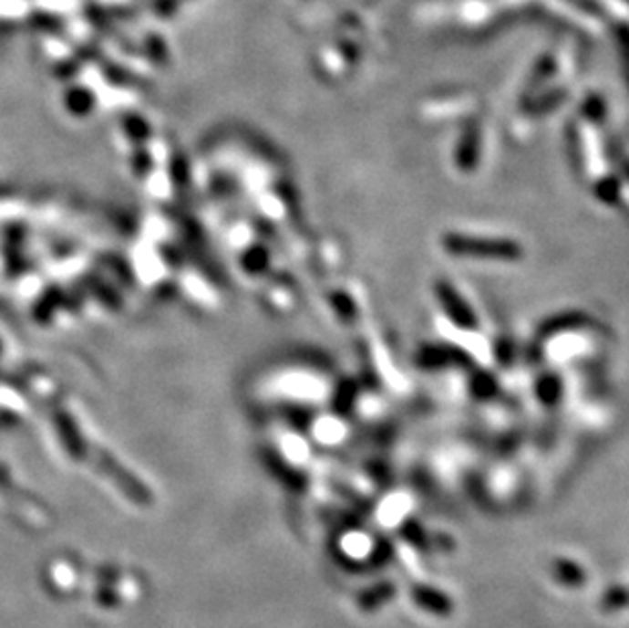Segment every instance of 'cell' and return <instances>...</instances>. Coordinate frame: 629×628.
Returning a JSON list of instances; mask_svg holds the SVG:
<instances>
[]
</instances>
